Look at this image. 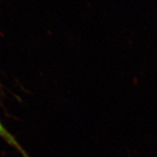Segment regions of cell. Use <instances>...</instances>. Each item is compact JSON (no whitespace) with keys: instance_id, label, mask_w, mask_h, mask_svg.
Instances as JSON below:
<instances>
[{"instance_id":"cell-1","label":"cell","mask_w":157,"mask_h":157,"mask_svg":"<svg viewBox=\"0 0 157 157\" xmlns=\"http://www.w3.org/2000/svg\"><path fill=\"white\" fill-rule=\"evenodd\" d=\"M0 137L3 139L5 142H7L10 146L15 148L20 154L22 155L23 157H30L27 154L25 149L21 146V145L18 143L17 139L7 130V128L4 126L2 123L0 121Z\"/></svg>"}]
</instances>
